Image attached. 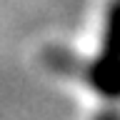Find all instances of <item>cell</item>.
<instances>
[{
    "instance_id": "obj_1",
    "label": "cell",
    "mask_w": 120,
    "mask_h": 120,
    "mask_svg": "<svg viewBox=\"0 0 120 120\" xmlns=\"http://www.w3.org/2000/svg\"><path fill=\"white\" fill-rule=\"evenodd\" d=\"M90 85L110 100L120 98V0L108 8L103 48L90 65Z\"/></svg>"
}]
</instances>
